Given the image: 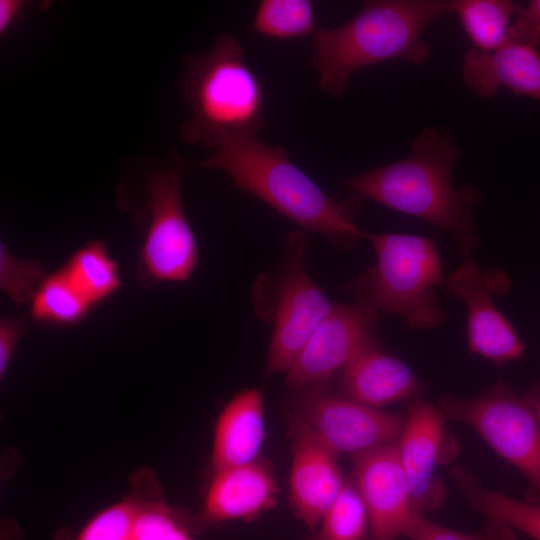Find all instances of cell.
Listing matches in <instances>:
<instances>
[{
	"mask_svg": "<svg viewBox=\"0 0 540 540\" xmlns=\"http://www.w3.org/2000/svg\"><path fill=\"white\" fill-rule=\"evenodd\" d=\"M455 13L474 49L492 51L510 40L509 29L519 5L510 0H452Z\"/></svg>",
	"mask_w": 540,
	"mask_h": 540,
	"instance_id": "21",
	"label": "cell"
},
{
	"mask_svg": "<svg viewBox=\"0 0 540 540\" xmlns=\"http://www.w3.org/2000/svg\"><path fill=\"white\" fill-rule=\"evenodd\" d=\"M141 488L132 540H194V516L174 510L162 499L160 486L150 470L134 475Z\"/></svg>",
	"mask_w": 540,
	"mask_h": 540,
	"instance_id": "20",
	"label": "cell"
},
{
	"mask_svg": "<svg viewBox=\"0 0 540 540\" xmlns=\"http://www.w3.org/2000/svg\"><path fill=\"white\" fill-rule=\"evenodd\" d=\"M444 286L467 308V346L471 354L497 366L521 359L525 345L513 325L495 306L494 298L511 287L498 268L480 267L467 259L445 279Z\"/></svg>",
	"mask_w": 540,
	"mask_h": 540,
	"instance_id": "10",
	"label": "cell"
},
{
	"mask_svg": "<svg viewBox=\"0 0 540 540\" xmlns=\"http://www.w3.org/2000/svg\"><path fill=\"white\" fill-rule=\"evenodd\" d=\"M306 238L287 236L271 307L273 331L264 374L287 373L332 303L312 280L305 262Z\"/></svg>",
	"mask_w": 540,
	"mask_h": 540,
	"instance_id": "8",
	"label": "cell"
},
{
	"mask_svg": "<svg viewBox=\"0 0 540 540\" xmlns=\"http://www.w3.org/2000/svg\"><path fill=\"white\" fill-rule=\"evenodd\" d=\"M341 386L347 398L380 409L416 397L424 384L405 363L376 343L362 350L342 370Z\"/></svg>",
	"mask_w": 540,
	"mask_h": 540,
	"instance_id": "17",
	"label": "cell"
},
{
	"mask_svg": "<svg viewBox=\"0 0 540 540\" xmlns=\"http://www.w3.org/2000/svg\"><path fill=\"white\" fill-rule=\"evenodd\" d=\"M378 317V310L361 298L352 303H332L287 371L286 385L291 389L323 385L362 350L378 343L375 335Z\"/></svg>",
	"mask_w": 540,
	"mask_h": 540,
	"instance_id": "11",
	"label": "cell"
},
{
	"mask_svg": "<svg viewBox=\"0 0 540 540\" xmlns=\"http://www.w3.org/2000/svg\"><path fill=\"white\" fill-rule=\"evenodd\" d=\"M291 434L289 503L311 535L337 499L344 477L334 454L303 433Z\"/></svg>",
	"mask_w": 540,
	"mask_h": 540,
	"instance_id": "15",
	"label": "cell"
},
{
	"mask_svg": "<svg viewBox=\"0 0 540 540\" xmlns=\"http://www.w3.org/2000/svg\"><path fill=\"white\" fill-rule=\"evenodd\" d=\"M438 407L446 419L472 427L516 468L527 482L525 500L540 504V426L525 393L519 395L499 380L475 397L440 396Z\"/></svg>",
	"mask_w": 540,
	"mask_h": 540,
	"instance_id": "6",
	"label": "cell"
},
{
	"mask_svg": "<svg viewBox=\"0 0 540 540\" xmlns=\"http://www.w3.org/2000/svg\"><path fill=\"white\" fill-rule=\"evenodd\" d=\"M446 417L439 407L424 400L413 401L405 416L397 449L414 512L424 515L440 507L446 488L436 469L457 455L455 439L448 433Z\"/></svg>",
	"mask_w": 540,
	"mask_h": 540,
	"instance_id": "12",
	"label": "cell"
},
{
	"mask_svg": "<svg viewBox=\"0 0 540 540\" xmlns=\"http://www.w3.org/2000/svg\"><path fill=\"white\" fill-rule=\"evenodd\" d=\"M199 167L222 170L239 190L334 245L350 249L366 237L367 232L354 220L355 203L337 201L325 193L290 161L283 148L265 144L258 134L225 138Z\"/></svg>",
	"mask_w": 540,
	"mask_h": 540,
	"instance_id": "2",
	"label": "cell"
},
{
	"mask_svg": "<svg viewBox=\"0 0 540 540\" xmlns=\"http://www.w3.org/2000/svg\"><path fill=\"white\" fill-rule=\"evenodd\" d=\"M23 2L16 0L0 1V32L5 33L18 18Z\"/></svg>",
	"mask_w": 540,
	"mask_h": 540,
	"instance_id": "31",
	"label": "cell"
},
{
	"mask_svg": "<svg viewBox=\"0 0 540 540\" xmlns=\"http://www.w3.org/2000/svg\"><path fill=\"white\" fill-rule=\"evenodd\" d=\"M62 271L92 306L112 295L120 286L118 265L99 241L79 248Z\"/></svg>",
	"mask_w": 540,
	"mask_h": 540,
	"instance_id": "22",
	"label": "cell"
},
{
	"mask_svg": "<svg viewBox=\"0 0 540 540\" xmlns=\"http://www.w3.org/2000/svg\"><path fill=\"white\" fill-rule=\"evenodd\" d=\"M184 61L182 92L190 117L181 132L187 141L215 149L225 138L258 134L263 87L236 37L221 34L209 51L187 55Z\"/></svg>",
	"mask_w": 540,
	"mask_h": 540,
	"instance_id": "4",
	"label": "cell"
},
{
	"mask_svg": "<svg viewBox=\"0 0 540 540\" xmlns=\"http://www.w3.org/2000/svg\"><path fill=\"white\" fill-rule=\"evenodd\" d=\"M91 307L61 269L42 279L31 300V316L42 323L68 325L81 320Z\"/></svg>",
	"mask_w": 540,
	"mask_h": 540,
	"instance_id": "23",
	"label": "cell"
},
{
	"mask_svg": "<svg viewBox=\"0 0 540 540\" xmlns=\"http://www.w3.org/2000/svg\"><path fill=\"white\" fill-rule=\"evenodd\" d=\"M368 513L353 475L308 540H369Z\"/></svg>",
	"mask_w": 540,
	"mask_h": 540,
	"instance_id": "24",
	"label": "cell"
},
{
	"mask_svg": "<svg viewBox=\"0 0 540 540\" xmlns=\"http://www.w3.org/2000/svg\"><path fill=\"white\" fill-rule=\"evenodd\" d=\"M43 265L36 260L18 259L0 247V287L17 304L31 302L43 276Z\"/></svg>",
	"mask_w": 540,
	"mask_h": 540,
	"instance_id": "28",
	"label": "cell"
},
{
	"mask_svg": "<svg viewBox=\"0 0 540 540\" xmlns=\"http://www.w3.org/2000/svg\"><path fill=\"white\" fill-rule=\"evenodd\" d=\"M131 483L133 489L129 496L98 512L69 540H132L141 488L135 476Z\"/></svg>",
	"mask_w": 540,
	"mask_h": 540,
	"instance_id": "26",
	"label": "cell"
},
{
	"mask_svg": "<svg viewBox=\"0 0 540 540\" xmlns=\"http://www.w3.org/2000/svg\"><path fill=\"white\" fill-rule=\"evenodd\" d=\"M365 240L373 247L376 263L348 289L379 314L399 316L413 330L440 326L444 314L435 288L446 278L435 241L413 234L369 232Z\"/></svg>",
	"mask_w": 540,
	"mask_h": 540,
	"instance_id": "5",
	"label": "cell"
},
{
	"mask_svg": "<svg viewBox=\"0 0 540 540\" xmlns=\"http://www.w3.org/2000/svg\"><path fill=\"white\" fill-rule=\"evenodd\" d=\"M293 390L290 430L307 435L336 457L395 443L402 433L405 416L330 395L323 385Z\"/></svg>",
	"mask_w": 540,
	"mask_h": 540,
	"instance_id": "7",
	"label": "cell"
},
{
	"mask_svg": "<svg viewBox=\"0 0 540 540\" xmlns=\"http://www.w3.org/2000/svg\"><path fill=\"white\" fill-rule=\"evenodd\" d=\"M399 161L343 177L339 183L354 196L423 219L447 232L462 261L479 247L474 209L482 199L473 185L455 187L452 170L462 151L453 134L426 127Z\"/></svg>",
	"mask_w": 540,
	"mask_h": 540,
	"instance_id": "1",
	"label": "cell"
},
{
	"mask_svg": "<svg viewBox=\"0 0 540 540\" xmlns=\"http://www.w3.org/2000/svg\"><path fill=\"white\" fill-rule=\"evenodd\" d=\"M450 477L471 507L485 518L499 520L534 540H540V504L489 489L465 466L453 467Z\"/></svg>",
	"mask_w": 540,
	"mask_h": 540,
	"instance_id": "19",
	"label": "cell"
},
{
	"mask_svg": "<svg viewBox=\"0 0 540 540\" xmlns=\"http://www.w3.org/2000/svg\"><path fill=\"white\" fill-rule=\"evenodd\" d=\"M252 29L278 40L314 35L315 10L309 0H262L256 7Z\"/></svg>",
	"mask_w": 540,
	"mask_h": 540,
	"instance_id": "25",
	"label": "cell"
},
{
	"mask_svg": "<svg viewBox=\"0 0 540 540\" xmlns=\"http://www.w3.org/2000/svg\"><path fill=\"white\" fill-rule=\"evenodd\" d=\"M524 393L532 405L536 419L540 426V380Z\"/></svg>",
	"mask_w": 540,
	"mask_h": 540,
	"instance_id": "32",
	"label": "cell"
},
{
	"mask_svg": "<svg viewBox=\"0 0 540 540\" xmlns=\"http://www.w3.org/2000/svg\"><path fill=\"white\" fill-rule=\"evenodd\" d=\"M449 13L448 1H365L341 26L318 29L313 35L312 63L319 88L340 98L350 77L365 67L393 59L423 63L430 54L425 30Z\"/></svg>",
	"mask_w": 540,
	"mask_h": 540,
	"instance_id": "3",
	"label": "cell"
},
{
	"mask_svg": "<svg viewBox=\"0 0 540 540\" xmlns=\"http://www.w3.org/2000/svg\"><path fill=\"white\" fill-rule=\"evenodd\" d=\"M183 165L154 174L147 183L149 224L139 253V271L153 282L188 280L198 262L195 235L186 217L182 196Z\"/></svg>",
	"mask_w": 540,
	"mask_h": 540,
	"instance_id": "9",
	"label": "cell"
},
{
	"mask_svg": "<svg viewBox=\"0 0 540 540\" xmlns=\"http://www.w3.org/2000/svg\"><path fill=\"white\" fill-rule=\"evenodd\" d=\"M278 486L267 462L215 471L201 513L194 516L196 531L233 520H252L276 504Z\"/></svg>",
	"mask_w": 540,
	"mask_h": 540,
	"instance_id": "14",
	"label": "cell"
},
{
	"mask_svg": "<svg viewBox=\"0 0 540 540\" xmlns=\"http://www.w3.org/2000/svg\"><path fill=\"white\" fill-rule=\"evenodd\" d=\"M350 458L352 475L368 513L369 540L403 536L413 509L396 442Z\"/></svg>",
	"mask_w": 540,
	"mask_h": 540,
	"instance_id": "13",
	"label": "cell"
},
{
	"mask_svg": "<svg viewBox=\"0 0 540 540\" xmlns=\"http://www.w3.org/2000/svg\"><path fill=\"white\" fill-rule=\"evenodd\" d=\"M26 328L24 317L2 318L0 322V375L6 373L15 348Z\"/></svg>",
	"mask_w": 540,
	"mask_h": 540,
	"instance_id": "30",
	"label": "cell"
},
{
	"mask_svg": "<svg viewBox=\"0 0 540 540\" xmlns=\"http://www.w3.org/2000/svg\"><path fill=\"white\" fill-rule=\"evenodd\" d=\"M510 39L536 50L540 49V0L520 6L509 29Z\"/></svg>",
	"mask_w": 540,
	"mask_h": 540,
	"instance_id": "29",
	"label": "cell"
},
{
	"mask_svg": "<svg viewBox=\"0 0 540 540\" xmlns=\"http://www.w3.org/2000/svg\"><path fill=\"white\" fill-rule=\"evenodd\" d=\"M403 536L408 540H518L515 530L499 520L486 518L479 532L466 533L434 523L414 511Z\"/></svg>",
	"mask_w": 540,
	"mask_h": 540,
	"instance_id": "27",
	"label": "cell"
},
{
	"mask_svg": "<svg viewBox=\"0 0 540 540\" xmlns=\"http://www.w3.org/2000/svg\"><path fill=\"white\" fill-rule=\"evenodd\" d=\"M265 439L263 394L256 388L237 393L221 411L214 428V471L258 460Z\"/></svg>",
	"mask_w": 540,
	"mask_h": 540,
	"instance_id": "18",
	"label": "cell"
},
{
	"mask_svg": "<svg viewBox=\"0 0 540 540\" xmlns=\"http://www.w3.org/2000/svg\"><path fill=\"white\" fill-rule=\"evenodd\" d=\"M462 78L480 99L504 87L540 101V54L513 40L492 51L471 49L462 58Z\"/></svg>",
	"mask_w": 540,
	"mask_h": 540,
	"instance_id": "16",
	"label": "cell"
}]
</instances>
